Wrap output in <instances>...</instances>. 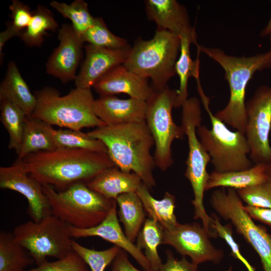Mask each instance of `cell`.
I'll return each instance as SVG.
<instances>
[{
  "instance_id": "obj_1",
  "label": "cell",
  "mask_w": 271,
  "mask_h": 271,
  "mask_svg": "<svg viewBox=\"0 0 271 271\" xmlns=\"http://www.w3.org/2000/svg\"><path fill=\"white\" fill-rule=\"evenodd\" d=\"M21 160L32 177L58 192L78 183L87 184L115 166L107 153L83 149H56L32 154Z\"/></svg>"
},
{
  "instance_id": "obj_2",
  "label": "cell",
  "mask_w": 271,
  "mask_h": 271,
  "mask_svg": "<svg viewBox=\"0 0 271 271\" xmlns=\"http://www.w3.org/2000/svg\"><path fill=\"white\" fill-rule=\"evenodd\" d=\"M87 133L104 144L115 166L138 175L149 189L156 186L153 175L156 166L150 152L155 143L145 122L106 125Z\"/></svg>"
},
{
  "instance_id": "obj_3",
  "label": "cell",
  "mask_w": 271,
  "mask_h": 271,
  "mask_svg": "<svg viewBox=\"0 0 271 271\" xmlns=\"http://www.w3.org/2000/svg\"><path fill=\"white\" fill-rule=\"evenodd\" d=\"M197 49L218 63L227 81L229 99L226 105L215 115L225 124L244 134L246 125V88L254 73L271 67V50L249 57H235L214 48L196 44Z\"/></svg>"
},
{
  "instance_id": "obj_4",
  "label": "cell",
  "mask_w": 271,
  "mask_h": 271,
  "mask_svg": "<svg viewBox=\"0 0 271 271\" xmlns=\"http://www.w3.org/2000/svg\"><path fill=\"white\" fill-rule=\"evenodd\" d=\"M35 95L37 103L32 115L52 126L81 130L106 125L94 113L91 88L76 87L61 96L58 90L46 86Z\"/></svg>"
},
{
  "instance_id": "obj_5",
  "label": "cell",
  "mask_w": 271,
  "mask_h": 271,
  "mask_svg": "<svg viewBox=\"0 0 271 271\" xmlns=\"http://www.w3.org/2000/svg\"><path fill=\"white\" fill-rule=\"evenodd\" d=\"M180 46L178 36L157 29L151 40L139 39L135 42L123 65L139 76L150 79L154 90L160 91L176 74Z\"/></svg>"
},
{
  "instance_id": "obj_6",
  "label": "cell",
  "mask_w": 271,
  "mask_h": 271,
  "mask_svg": "<svg viewBox=\"0 0 271 271\" xmlns=\"http://www.w3.org/2000/svg\"><path fill=\"white\" fill-rule=\"evenodd\" d=\"M197 90L211 124L208 128L200 125L197 134L204 149L209 155L215 172L239 171L251 167L248 158L250 150L245 134L230 130L226 124L213 114L209 107L210 99L205 94L200 83Z\"/></svg>"
},
{
  "instance_id": "obj_7",
  "label": "cell",
  "mask_w": 271,
  "mask_h": 271,
  "mask_svg": "<svg viewBox=\"0 0 271 271\" xmlns=\"http://www.w3.org/2000/svg\"><path fill=\"white\" fill-rule=\"evenodd\" d=\"M42 185L52 214L65 223L79 229L99 224L116 203L115 200L105 197L83 183L60 192L48 184Z\"/></svg>"
},
{
  "instance_id": "obj_8",
  "label": "cell",
  "mask_w": 271,
  "mask_h": 271,
  "mask_svg": "<svg viewBox=\"0 0 271 271\" xmlns=\"http://www.w3.org/2000/svg\"><path fill=\"white\" fill-rule=\"evenodd\" d=\"M181 107V126L187 137L189 148L185 176L189 180L194 194L191 201L194 208V218L200 219L204 228L209 232L211 217L205 210L203 200L209 177L206 168L211 159L197 134V128L201 125L202 120L200 101L195 97L188 98Z\"/></svg>"
},
{
  "instance_id": "obj_9",
  "label": "cell",
  "mask_w": 271,
  "mask_h": 271,
  "mask_svg": "<svg viewBox=\"0 0 271 271\" xmlns=\"http://www.w3.org/2000/svg\"><path fill=\"white\" fill-rule=\"evenodd\" d=\"M12 233L37 265L48 261L47 257L61 259L73 251L68 224L52 214L39 221L18 225Z\"/></svg>"
},
{
  "instance_id": "obj_10",
  "label": "cell",
  "mask_w": 271,
  "mask_h": 271,
  "mask_svg": "<svg viewBox=\"0 0 271 271\" xmlns=\"http://www.w3.org/2000/svg\"><path fill=\"white\" fill-rule=\"evenodd\" d=\"M177 96V90L167 86L161 90L154 91L147 101L145 122L154 141L155 166L163 171L173 164V141L182 140L185 135L181 125H177L172 116V110L176 108Z\"/></svg>"
},
{
  "instance_id": "obj_11",
  "label": "cell",
  "mask_w": 271,
  "mask_h": 271,
  "mask_svg": "<svg viewBox=\"0 0 271 271\" xmlns=\"http://www.w3.org/2000/svg\"><path fill=\"white\" fill-rule=\"evenodd\" d=\"M210 203L222 218L230 221L259 255L264 271H271V234L262 226L257 225L244 209L236 190L227 188L214 190Z\"/></svg>"
},
{
  "instance_id": "obj_12",
  "label": "cell",
  "mask_w": 271,
  "mask_h": 271,
  "mask_svg": "<svg viewBox=\"0 0 271 271\" xmlns=\"http://www.w3.org/2000/svg\"><path fill=\"white\" fill-rule=\"evenodd\" d=\"M245 135L249 146L250 159L254 164L271 161V86H261L246 102Z\"/></svg>"
},
{
  "instance_id": "obj_13",
  "label": "cell",
  "mask_w": 271,
  "mask_h": 271,
  "mask_svg": "<svg viewBox=\"0 0 271 271\" xmlns=\"http://www.w3.org/2000/svg\"><path fill=\"white\" fill-rule=\"evenodd\" d=\"M208 232L200 224H180L171 230H164L162 244L175 248L183 257L189 256L198 265L206 262L219 263L224 256L222 250L216 248Z\"/></svg>"
},
{
  "instance_id": "obj_14",
  "label": "cell",
  "mask_w": 271,
  "mask_h": 271,
  "mask_svg": "<svg viewBox=\"0 0 271 271\" xmlns=\"http://www.w3.org/2000/svg\"><path fill=\"white\" fill-rule=\"evenodd\" d=\"M0 188L17 191L28 200V213L32 220L39 221L52 214L48 199L42 184L26 170L21 160L11 165L0 168Z\"/></svg>"
},
{
  "instance_id": "obj_15",
  "label": "cell",
  "mask_w": 271,
  "mask_h": 271,
  "mask_svg": "<svg viewBox=\"0 0 271 271\" xmlns=\"http://www.w3.org/2000/svg\"><path fill=\"white\" fill-rule=\"evenodd\" d=\"M59 44L48 58L47 73L66 83L75 80L84 48L81 37L71 25L64 24L58 31Z\"/></svg>"
},
{
  "instance_id": "obj_16",
  "label": "cell",
  "mask_w": 271,
  "mask_h": 271,
  "mask_svg": "<svg viewBox=\"0 0 271 271\" xmlns=\"http://www.w3.org/2000/svg\"><path fill=\"white\" fill-rule=\"evenodd\" d=\"M130 47L110 49L86 44L85 57L74 80L76 87L91 88L109 71L123 64Z\"/></svg>"
},
{
  "instance_id": "obj_17",
  "label": "cell",
  "mask_w": 271,
  "mask_h": 271,
  "mask_svg": "<svg viewBox=\"0 0 271 271\" xmlns=\"http://www.w3.org/2000/svg\"><path fill=\"white\" fill-rule=\"evenodd\" d=\"M116 205L117 203L112 207L106 218L95 226L79 229L68 224L71 237H100L128 253L145 271H151L150 263L144 253L136 244L128 239L123 232L119 223Z\"/></svg>"
},
{
  "instance_id": "obj_18",
  "label": "cell",
  "mask_w": 271,
  "mask_h": 271,
  "mask_svg": "<svg viewBox=\"0 0 271 271\" xmlns=\"http://www.w3.org/2000/svg\"><path fill=\"white\" fill-rule=\"evenodd\" d=\"M144 78L126 68L123 64L115 67L101 78L93 86L99 96L125 93L130 98L147 101L154 90Z\"/></svg>"
},
{
  "instance_id": "obj_19",
  "label": "cell",
  "mask_w": 271,
  "mask_h": 271,
  "mask_svg": "<svg viewBox=\"0 0 271 271\" xmlns=\"http://www.w3.org/2000/svg\"><path fill=\"white\" fill-rule=\"evenodd\" d=\"M147 101L115 95L100 96L95 99L93 111L107 125L145 122Z\"/></svg>"
},
{
  "instance_id": "obj_20",
  "label": "cell",
  "mask_w": 271,
  "mask_h": 271,
  "mask_svg": "<svg viewBox=\"0 0 271 271\" xmlns=\"http://www.w3.org/2000/svg\"><path fill=\"white\" fill-rule=\"evenodd\" d=\"M145 10L149 20L157 29L169 31L179 37L196 33L190 23L187 10L176 0H146Z\"/></svg>"
},
{
  "instance_id": "obj_21",
  "label": "cell",
  "mask_w": 271,
  "mask_h": 271,
  "mask_svg": "<svg viewBox=\"0 0 271 271\" xmlns=\"http://www.w3.org/2000/svg\"><path fill=\"white\" fill-rule=\"evenodd\" d=\"M142 183L136 174L124 172L115 166L100 173L87 185L105 197L116 200L121 194L136 193Z\"/></svg>"
},
{
  "instance_id": "obj_22",
  "label": "cell",
  "mask_w": 271,
  "mask_h": 271,
  "mask_svg": "<svg viewBox=\"0 0 271 271\" xmlns=\"http://www.w3.org/2000/svg\"><path fill=\"white\" fill-rule=\"evenodd\" d=\"M7 100L20 108L27 115H32L37 105L35 94L22 76L14 61L8 65L6 75L0 85V100Z\"/></svg>"
},
{
  "instance_id": "obj_23",
  "label": "cell",
  "mask_w": 271,
  "mask_h": 271,
  "mask_svg": "<svg viewBox=\"0 0 271 271\" xmlns=\"http://www.w3.org/2000/svg\"><path fill=\"white\" fill-rule=\"evenodd\" d=\"M266 164H254L242 170L226 172L213 171L209 174L205 190L222 187L237 190L266 182Z\"/></svg>"
},
{
  "instance_id": "obj_24",
  "label": "cell",
  "mask_w": 271,
  "mask_h": 271,
  "mask_svg": "<svg viewBox=\"0 0 271 271\" xmlns=\"http://www.w3.org/2000/svg\"><path fill=\"white\" fill-rule=\"evenodd\" d=\"M181 46L180 54L176 62L175 70L179 78V87L177 89L176 108L181 107L188 98V83L190 77L195 79L199 77L200 60L201 52L198 49L197 57L195 60L191 57L190 48L192 43H197L196 33L186 34L180 37Z\"/></svg>"
},
{
  "instance_id": "obj_25",
  "label": "cell",
  "mask_w": 271,
  "mask_h": 271,
  "mask_svg": "<svg viewBox=\"0 0 271 271\" xmlns=\"http://www.w3.org/2000/svg\"><path fill=\"white\" fill-rule=\"evenodd\" d=\"M52 126L44 121L26 116L21 150L18 159L22 160L28 155L56 149L51 132Z\"/></svg>"
},
{
  "instance_id": "obj_26",
  "label": "cell",
  "mask_w": 271,
  "mask_h": 271,
  "mask_svg": "<svg viewBox=\"0 0 271 271\" xmlns=\"http://www.w3.org/2000/svg\"><path fill=\"white\" fill-rule=\"evenodd\" d=\"M136 193L149 218L159 223L164 230H171L179 224L174 213L176 207L174 195L166 192L162 199H156L151 195L149 188L143 183Z\"/></svg>"
},
{
  "instance_id": "obj_27",
  "label": "cell",
  "mask_w": 271,
  "mask_h": 271,
  "mask_svg": "<svg viewBox=\"0 0 271 271\" xmlns=\"http://www.w3.org/2000/svg\"><path fill=\"white\" fill-rule=\"evenodd\" d=\"M116 201L118 206V220L123 225L125 235L133 243L145 222L142 202L136 192L121 194Z\"/></svg>"
},
{
  "instance_id": "obj_28",
  "label": "cell",
  "mask_w": 271,
  "mask_h": 271,
  "mask_svg": "<svg viewBox=\"0 0 271 271\" xmlns=\"http://www.w3.org/2000/svg\"><path fill=\"white\" fill-rule=\"evenodd\" d=\"M35 262L28 251L15 240L11 232H0V271H25Z\"/></svg>"
},
{
  "instance_id": "obj_29",
  "label": "cell",
  "mask_w": 271,
  "mask_h": 271,
  "mask_svg": "<svg viewBox=\"0 0 271 271\" xmlns=\"http://www.w3.org/2000/svg\"><path fill=\"white\" fill-rule=\"evenodd\" d=\"M59 25L53 13L47 8L38 6L33 12L31 20L20 36L25 44L28 47H40L47 35L48 31L55 32Z\"/></svg>"
},
{
  "instance_id": "obj_30",
  "label": "cell",
  "mask_w": 271,
  "mask_h": 271,
  "mask_svg": "<svg viewBox=\"0 0 271 271\" xmlns=\"http://www.w3.org/2000/svg\"><path fill=\"white\" fill-rule=\"evenodd\" d=\"M164 228L157 222L148 218L146 219L137 238V247L144 249V254L149 261L151 271H159L162 265L158 254V246L162 244Z\"/></svg>"
},
{
  "instance_id": "obj_31",
  "label": "cell",
  "mask_w": 271,
  "mask_h": 271,
  "mask_svg": "<svg viewBox=\"0 0 271 271\" xmlns=\"http://www.w3.org/2000/svg\"><path fill=\"white\" fill-rule=\"evenodd\" d=\"M0 103V120L9 137L8 148L18 155L21 150L27 115L18 106L7 100Z\"/></svg>"
},
{
  "instance_id": "obj_32",
  "label": "cell",
  "mask_w": 271,
  "mask_h": 271,
  "mask_svg": "<svg viewBox=\"0 0 271 271\" xmlns=\"http://www.w3.org/2000/svg\"><path fill=\"white\" fill-rule=\"evenodd\" d=\"M50 130L56 149H83L107 153L104 144L88 133L67 128L55 129L52 126Z\"/></svg>"
},
{
  "instance_id": "obj_33",
  "label": "cell",
  "mask_w": 271,
  "mask_h": 271,
  "mask_svg": "<svg viewBox=\"0 0 271 271\" xmlns=\"http://www.w3.org/2000/svg\"><path fill=\"white\" fill-rule=\"evenodd\" d=\"M50 4L64 18L71 21L74 30L81 37L94 22L95 18L90 14L88 4L83 0H76L70 4L53 1Z\"/></svg>"
},
{
  "instance_id": "obj_34",
  "label": "cell",
  "mask_w": 271,
  "mask_h": 271,
  "mask_svg": "<svg viewBox=\"0 0 271 271\" xmlns=\"http://www.w3.org/2000/svg\"><path fill=\"white\" fill-rule=\"evenodd\" d=\"M81 38L84 43L102 48L121 49L130 47L125 39L111 32L103 19L99 17L95 18L93 25Z\"/></svg>"
},
{
  "instance_id": "obj_35",
  "label": "cell",
  "mask_w": 271,
  "mask_h": 271,
  "mask_svg": "<svg viewBox=\"0 0 271 271\" xmlns=\"http://www.w3.org/2000/svg\"><path fill=\"white\" fill-rule=\"evenodd\" d=\"M73 250L85 261L91 271H104L111 263L120 248L114 245L103 250H96L86 247L72 240Z\"/></svg>"
},
{
  "instance_id": "obj_36",
  "label": "cell",
  "mask_w": 271,
  "mask_h": 271,
  "mask_svg": "<svg viewBox=\"0 0 271 271\" xmlns=\"http://www.w3.org/2000/svg\"><path fill=\"white\" fill-rule=\"evenodd\" d=\"M247 205L262 208H271V186L267 183L237 190Z\"/></svg>"
},
{
  "instance_id": "obj_37",
  "label": "cell",
  "mask_w": 271,
  "mask_h": 271,
  "mask_svg": "<svg viewBox=\"0 0 271 271\" xmlns=\"http://www.w3.org/2000/svg\"><path fill=\"white\" fill-rule=\"evenodd\" d=\"M25 271H89L88 266L74 250L66 256L52 262L47 261Z\"/></svg>"
},
{
  "instance_id": "obj_38",
  "label": "cell",
  "mask_w": 271,
  "mask_h": 271,
  "mask_svg": "<svg viewBox=\"0 0 271 271\" xmlns=\"http://www.w3.org/2000/svg\"><path fill=\"white\" fill-rule=\"evenodd\" d=\"M211 217V227L217 236L222 238L230 248L231 254L235 258L239 259L246 267L248 271H255L254 268L244 258L240 251L238 244L233 237L232 224L229 223L222 225L217 216L212 213Z\"/></svg>"
},
{
  "instance_id": "obj_39",
  "label": "cell",
  "mask_w": 271,
  "mask_h": 271,
  "mask_svg": "<svg viewBox=\"0 0 271 271\" xmlns=\"http://www.w3.org/2000/svg\"><path fill=\"white\" fill-rule=\"evenodd\" d=\"M11 12V24L20 34L28 26L33 16L30 8L19 0L12 1L9 7ZM21 36V35H20Z\"/></svg>"
},
{
  "instance_id": "obj_40",
  "label": "cell",
  "mask_w": 271,
  "mask_h": 271,
  "mask_svg": "<svg viewBox=\"0 0 271 271\" xmlns=\"http://www.w3.org/2000/svg\"><path fill=\"white\" fill-rule=\"evenodd\" d=\"M167 259L159 271H197V264L188 261L185 257L180 260L175 258L172 252L168 250L166 252Z\"/></svg>"
},
{
  "instance_id": "obj_41",
  "label": "cell",
  "mask_w": 271,
  "mask_h": 271,
  "mask_svg": "<svg viewBox=\"0 0 271 271\" xmlns=\"http://www.w3.org/2000/svg\"><path fill=\"white\" fill-rule=\"evenodd\" d=\"M111 271H141L134 267L129 261L127 252L120 248L117 255L111 263Z\"/></svg>"
},
{
  "instance_id": "obj_42",
  "label": "cell",
  "mask_w": 271,
  "mask_h": 271,
  "mask_svg": "<svg viewBox=\"0 0 271 271\" xmlns=\"http://www.w3.org/2000/svg\"><path fill=\"white\" fill-rule=\"evenodd\" d=\"M244 209L252 219L271 227V208H258L248 205Z\"/></svg>"
},
{
  "instance_id": "obj_43",
  "label": "cell",
  "mask_w": 271,
  "mask_h": 271,
  "mask_svg": "<svg viewBox=\"0 0 271 271\" xmlns=\"http://www.w3.org/2000/svg\"><path fill=\"white\" fill-rule=\"evenodd\" d=\"M21 34L12 26L11 22L7 23V28L0 34V58H3V50L5 44L14 37H20Z\"/></svg>"
},
{
  "instance_id": "obj_44",
  "label": "cell",
  "mask_w": 271,
  "mask_h": 271,
  "mask_svg": "<svg viewBox=\"0 0 271 271\" xmlns=\"http://www.w3.org/2000/svg\"><path fill=\"white\" fill-rule=\"evenodd\" d=\"M271 2V1H270ZM271 34V16L267 25L260 33L261 37H265Z\"/></svg>"
},
{
  "instance_id": "obj_45",
  "label": "cell",
  "mask_w": 271,
  "mask_h": 271,
  "mask_svg": "<svg viewBox=\"0 0 271 271\" xmlns=\"http://www.w3.org/2000/svg\"><path fill=\"white\" fill-rule=\"evenodd\" d=\"M265 173L266 175V182L271 186V161L266 164Z\"/></svg>"
},
{
  "instance_id": "obj_46",
  "label": "cell",
  "mask_w": 271,
  "mask_h": 271,
  "mask_svg": "<svg viewBox=\"0 0 271 271\" xmlns=\"http://www.w3.org/2000/svg\"><path fill=\"white\" fill-rule=\"evenodd\" d=\"M269 43L271 45V34L269 35ZM270 50H271V48L270 49Z\"/></svg>"
}]
</instances>
